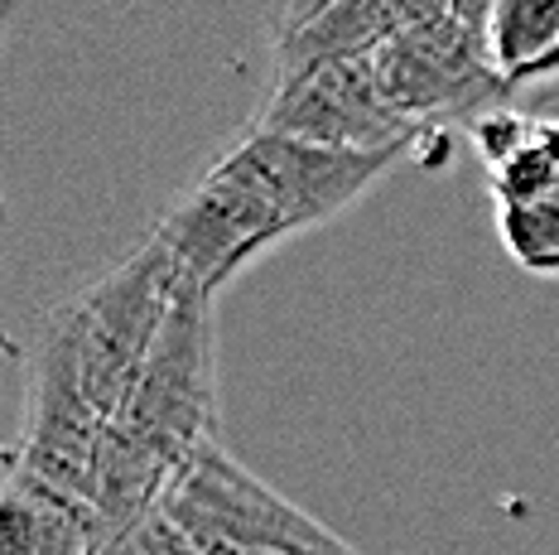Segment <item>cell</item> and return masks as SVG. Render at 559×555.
Wrapping results in <instances>:
<instances>
[{
    "label": "cell",
    "mask_w": 559,
    "mask_h": 555,
    "mask_svg": "<svg viewBox=\"0 0 559 555\" xmlns=\"http://www.w3.org/2000/svg\"><path fill=\"white\" fill-rule=\"evenodd\" d=\"M174 285H179V271L165 257V247L150 237L121 265H111L107 275L68 295L63 305H53L39 323L34 343L53 349L73 367V377L83 381L87 401L107 425L121 415L140 367L155 349Z\"/></svg>",
    "instance_id": "cell-1"
},
{
    "label": "cell",
    "mask_w": 559,
    "mask_h": 555,
    "mask_svg": "<svg viewBox=\"0 0 559 555\" xmlns=\"http://www.w3.org/2000/svg\"><path fill=\"white\" fill-rule=\"evenodd\" d=\"M150 237L165 247L183 281L217 299L223 285L237 281L255 257L299 237V223L255 135L247 131L217 165H207L183 189V199L159 217Z\"/></svg>",
    "instance_id": "cell-2"
},
{
    "label": "cell",
    "mask_w": 559,
    "mask_h": 555,
    "mask_svg": "<svg viewBox=\"0 0 559 555\" xmlns=\"http://www.w3.org/2000/svg\"><path fill=\"white\" fill-rule=\"evenodd\" d=\"M213 295H203L179 275L169 315L155 333L145 367L126 397L116 430L145 445L169 473H179L198 449L223 439L217 421V329Z\"/></svg>",
    "instance_id": "cell-3"
},
{
    "label": "cell",
    "mask_w": 559,
    "mask_h": 555,
    "mask_svg": "<svg viewBox=\"0 0 559 555\" xmlns=\"http://www.w3.org/2000/svg\"><path fill=\"white\" fill-rule=\"evenodd\" d=\"M159 512L169 517L198 551H241V555H357L337 531L309 517L299 503L275 493L265 479L217 445L174 473Z\"/></svg>",
    "instance_id": "cell-4"
},
{
    "label": "cell",
    "mask_w": 559,
    "mask_h": 555,
    "mask_svg": "<svg viewBox=\"0 0 559 555\" xmlns=\"http://www.w3.org/2000/svg\"><path fill=\"white\" fill-rule=\"evenodd\" d=\"M371 59L401 117H411L429 135L459 121L477 126L483 117L502 111V97L511 92L487 59L483 34H473L453 15L415 20Z\"/></svg>",
    "instance_id": "cell-5"
},
{
    "label": "cell",
    "mask_w": 559,
    "mask_h": 555,
    "mask_svg": "<svg viewBox=\"0 0 559 555\" xmlns=\"http://www.w3.org/2000/svg\"><path fill=\"white\" fill-rule=\"evenodd\" d=\"M251 126L295 135V141H309V145L362 150V155H377V150H415L429 135L411 117H401V107L391 102L371 54L319 63L309 73L271 83Z\"/></svg>",
    "instance_id": "cell-6"
},
{
    "label": "cell",
    "mask_w": 559,
    "mask_h": 555,
    "mask_svg": "<svg viewBox=\"0 0 559 555\" xmlns=\"http://www.w3.org/2000/svg\"><path fill=\"white\" fill-rule=\"evenodd\" d=\"M111 531L97 507L63 497L29 473L5 464V503H0V555H107Z\"/></svg>",
    "instance_id": "cell-7"
},
{
    "label": "cell",
    "mask_w": 559,
    "mask_h": 555,
    "mask_svg": "<svg viewBox=\"0 0 559 555\" xmlns=\"http://www.w3.org/2000/svg\"><path fill=\"white\" fill-rule=\"evenodd\" d=\"M405 25H411V0H329L305 29L275 39L271 83H285V78L309 73L319 63L377 54Z\"/></svg>",
    "instance_id": "cell-8"
},
{
    "label": "cell",
    "mask_w": 559,
    "mask_h": 555,
    "mask_svg": "<svg viewBox=\"0 0 559 555\" xmlns=\"http://www.w3.org/2000/svg\"><path fill=\"white\" fill-rule=\"evenodd\" d=\"M468 131L492 175V203L559 199V121H535L502 107Z\"/></svg>",
    "instance_id": "cell-9"
},
{
    "label": "cell",
    "mask_w": 559,
    "mask_h": 555,
    "mask_svg": "<svg viewBox=\"0 0 559 555\" xmlns=\"http://www.w3.org/2000/svg\"><path fill=\"white\" fill-rule=\"evenodd\" d=\"M483 44L507 87L559 73V0H497Z\"/></svg>",
    "instance_id": "cell-10"
},
{
    "label": "cell",
    "mask_w": 559,
    "mask_h": 555,
    "mask_svg": "<svg viewBox=\"0 0 559 555\" xmlns=\"http://www.w3.org/2000/svg\"><path fill=\"white\" fill-rule=\"evenodd\" d=\"M497 237L531 275H559V199L497 203Z\"/></svg>",
    "instance_id": "cell-11"
},
{
    "label": "cell",
    "mask_w": 559,
    "mask_h": 555,
    "mask_svg": "<svg viewBox=\"0 0 559 555\" xmlns=\"http://www.w3.org/2000/svg\"><path fill=\"white\" fill-rule=\"evenodd\" d=\"M107 555H198V546L169 522L165 512H150L140 527H131Z\"/></svg>",
    "instance_id": "cell-12"
},
{
    "label": "cell",
    "mask_w": 559,
    "mask_h": 555,
    "mask_svg": "<svg viewBox=\"0 0 559 555\" xmlns=\"http://www.w3.org/2000/svg\"><path fill=\"white\" fill-rule=\"evenodd\" d=\"M329 5V0H280V15H275V39H285V34L305 29L319 10Z\"/></svg>",
    "instance_id": "cell-13"
}]
</instances>
